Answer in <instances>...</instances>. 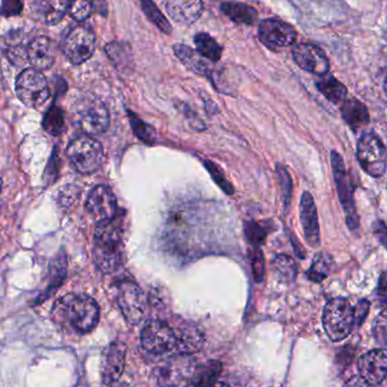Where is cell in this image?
I'll list each match as a JSON object with an SVG mask.
<instances>
[{
    "mask_svg": "<svg viewBox=\"0 0 387 387\" xmlns=\"http://www.w3.org/2000/svg\"><path fill=\"white\" fill-rule=\"evenodd\" d=\"M374 233L378 242L387 249V227L381 221H377L374 224Z\"/></svg>",
    "mask_w": 387,
    "mask_h": 387,
    "instance_id": "obj_45",
    "label": "cell"
},
{
    "mask_svg": "<svg viewBox=\"0 0 387 387\" xmlns=\"http://www.w3.org/2000/svg\"><path fill=\"white\" fill-rule=\"evenodd\" d=\"M278 180H280V186H281L282 197H283V204L285 206L290 203L291 191H292V182L291 177L287 173L285 166H278Z\"/></svg>",
    "mask_w": 387,
    "mask_h": 387,
    "instance_id": "obj_38",
    "label": "cell"
},
{
    "mask_svg": "<svg viewBox=\"0 0 387 387\" xmlns=\"http://www.w3.org/2000/svg\"><path fill=\"white\" fill-rule=\"evenodd\" d=\"M24 10V0H3L0 6V15L13 17L21 14Z\"/></svg>",
    "mask_w": 387,
    "mask_h": 387,
    "instance_id": "obj_39",
    "label": "cell"
},
{
    "mask_svg": "<svg viewBox=\"0 0 387 387\" xmlns=\"http://www.w3.org/2000/svg\"><path fill=\"white\" fill-rule=\"evenodd\" d=\"M173 330L177 336V350L180 354H195L203 347V333L193 324L182 323Z\"/></svg>",
    "mask_w": 387,
    "mask_h": 387,
    "instance_id": "obj_22",
    "label": "cell"
},
{
    "mask_svg": "<svg viewBox=\"0 0 387 387\" xmlns=\"http://www.w3.org/2000/svg\"><path fill=\"white\" fill-rule=\"evenodd\" d=\"M342 118L354 132L366 127L369 123L367 106L357 99H347L342 106Z\"/></svg>",
    "mask_w": 387,
    "mask_h": 387,
    "instance_id": "obj_23",
    "label": "cell"
},
{
    "mask_svg": "<svg viewBox=\"0 0 387 387\" xmlns=\"http://www.w3.org/2000/svg\"><path fill=\"white\" fill-rule=\"evenodd\" d=\"M68 5L70 0H32L31 14L40 23L55 25L64 19Z\"/></svg>",
    "mask_w": 387,
    "mask_h": 387,
    "instance_id": "obj_20",
    "label": "cell"
},
{
    "mask_svg": "<svg viewBox=\"0 0 387 387\" xmlns=\"http://www.w3.org/2000/svg\"><path fill=\"white\" fill-rule=\"evenodd\" d=\"M93 7V0H70L68 13L76 22H84L91 15Z\"/></svg>",
    "mask_w": 387,
    "mask_h": 387,
    "instance_id": "obj_35",
    "label": "cell"
},
{
    "mask_svg": "<svg viewBox=\"0 0 387 387\" xmlns=\"http://www.w3.org/2000/svg\"><path fill=\"white\" fill-rule=\"evenodd\" d=\"M67 262L66 256L61 254L59 256L52 260V267H50V281H49L48 287H47L45 294H41L40 300L48 299L58 287H61V283L64 282L66 278Z\"/></svg>",
    "mask_w": 387,
    "mask_h": 387,
    "instance_id": "obj_28",
    "label": "cell"
},
{
    "mask_svg": "<svg viewBox=\"0 0 387 387\" xmlns=\"http://www.w3.org/2000/svg\"><path fill=\"white\" fill-rule=\"evenodd\" d=\"M86 210L93 220L99 223H106L115 219L117 214V200L115 194L106 186H97L88 194Z\"/></svg>",
    "mask_w": 387,
    "mask_h": 387,
    "instance_id": "obj_13",
    "label": "cell"
},
{
    "mask_svg": "<svg viewBox=\"0 0 387 387\" xmlns=\"http://www.w3.org/2000/svg\"><path fill=\"white\" fill-rule=\"evenodd\" d=\"M127 347L124 342H112L104 352L102 363V381L104 384H115L124 372Z\"/></svg>",
    "mask_w": 387,
    "mask_h": 387,
    "instance_id": "obj_17",
    "label": "cell"
},
{
    "mask_svg": "<svg viewBox=\"0 0 387 387\" xmlns=\"http://www.w3.org/2000/svg\"><path fill=\"white\" fill-rule=\"evenodd\" d=\"M139 3L142 5L143 12L145 13L148 19L157 29H160V31H162L166 34H170L173 32V29H171L169 22L164 17L161 10L155 6V3L152 0H139Z\"/></svg>",
    "mask_w": 387,
    "mask_h": 387,
    "instance_id": "obj_32",
    "label": "cell"
},
{
    "mask_svg": "<svg viewBox=\"0 0 387 387\" xmlns=\"http://www.w3.org/2000/svg\"><path fill=\"white\" fill-rule=\"evenodd\" d=\"M166 10L173 21L191 25L200 19L203 3L200 0H168Z\"/></svg>",
    "mask_w": 387,
    "mask_h": 387,
    "instance_id": "obj_21",
    "label": "cell"
},
{
    "mask_svg": "<svg viewBox=\"0 0 387 387\" xmlns=\"http://www.w3.org/2000/svg\"><path fill=\"white\" fill-rule=\"evenodd\" d=\"M65 127L66 124H65L64 112L61 108L52 106L46 112V116L43 118V128L52 136H59L61 134L64 133Z\"/></svg>",
    "mask_w": 387,
    "mask_h": 387,
    "instance_id": "obj_31",
    "label": "cell"
},
{
    "mask_svg": "<svg viewBox=\"0 0 387 387\" xmlns=\"http://www.w3.org/2000/svg\"><path fill=\"white\" fill-rule=\"evenodd\" d=\"M130 124L133 126L134 133L136 134L139 139L144 142L151 143L155 141V129L148 125L144 124L141 119L137 118L133 113H129Z\"/></svg>",
    "mask_w": 387,
    "mask_h": 387,
    "instance_id": "obj_37",
    "label": "cell"
},
{
    "mask_svg": "<svg viewBox=\"0 0 387 387\" xmlns=\"http://www.w3.org/2000/svg\"><path fill=\"white\" fill-rule=\"evenodd\" d=\"M300 220L303 226L306 240L309 246L318 247L321 245V232L318 224L317 209L315 205L312 194L305 191L300 200Z\"/></svg>",
    "mask_w": 387,
    "mask_h": 387,
    "instance_id": "obj_18",
    "label": "cell"
},
{
    "mask_svg": "<svg viewBox=\"0 0 387 387\" xmlns=\"http://www.w3.org/2000/svg\"><path fill=\"white\" fill-rule=\"evenodd\" d=\"M97 38L88 25H79L72 29L65 38L63 52L67 59L74 65L88 61L95 50Z\"/></svg>",
    "mask_w": 387,
    "mask_h": 387,
    "instance_id": "obj_11",
    "label": "cell"
},
{
    "mask_svg": "<svg viewBox=\"0 0 387 387\" xmlns=\"http://www.w3.org/2000/svg\"><path fill=\"white\" fill-rule=\"evenodd\" d=\"M117 301L125 319L137 325L148 314V303L144 291L133 282H121L117 291Z\"/></svg>",
    "mask_w": 387,
    "mask_h": 387,
    "instance_id": "obj_10",
    "label": "cell"
},
{
    "mask_svg": "<svg viewBox=\"0 0 387 387\" xmlns=\"http://www.w3.org/2000/svg\"><path fill=\"white\" fill-rule=\"evenodd\" d=\"M258 38L264 46L271 50H278L296 41L297 32L291 25L278 19H265L258 28Z\"/></svg>",
    "mask_w": 387,
    "mask_h": 387,
    "instance_id": "obj_14",
    "label": "cell"
},
{
    "mask_svg": "<svg viewBox=\"0 0 387 387\" xmlns=\"http://www.w3.org/2000/svg\"><path fill=\"white\" fill-rule=\"evenodd\" d=\"M26 61L34 70H47L55 64V47L47 37H38L29 43L26 48Z\"/></svg>",
    "mask_w": 387,
    "mask_h": 387,
    "instance_id": "obj_19",
    "label": "cell"
},
{
    "mask_svg": "<svg viewBox=\"0 0 387 387\" xmlns=\"http://www.w3.org/2000/svg\"><path fill=\"white\" fill-rule=\"evenodd\" d=\"M73 121L85 135H99L109 127V110L97 97H83L74 106Z\"/></svg>",
    "mask_w": 387,
    "mask_h": 387,
    "instance_id": "obj_3",
    "label": "cell"
},
{
    "mask_svg": "<svg viewBox=\"0 0 387 387\" xmlns=\"http://www.w3.org/2000/svg\"><path fill=\"white\" fill-rule=\"evenodd\" d=\"M197 52L209 61H219L222 55V48L209 34L198 33L195 37Z\"/></svg>",
    "mask_w": 387,
    "mask_h": 387,
    "instance_id": "obj_30",
    "label": "cell"
},
{
    "mask_svg": "<svg viewBox=\"0 0 387 387\" xmlns=\"http://www.w3.org/2000/svg\"><path fill=\"white\" fill-rule=\"evenodd\" d=\"M120 228L113 222L99 223L94 232L93 258L97 267L104 273L115 272L121 264Z\"/></svg>",
    "mask_w": 387,
    "mask_h": 387,
    "instance_id": "obj_2",
    "label": "cell"
},
{
    "mask_svg": "<svg viewBox=\"0 0 387 387\" xmlns=\"http://www.w3.org/2000/svg\"><path fill=\"white\" fill-rule=\"evenodd\" d=\"M273 267L285 282H292L298 273V264L294 258L287 255H278L273 260Z\"/></svg>",
    "mask_w": 387,
    "mask_h": 387,
    "instance_id": "obj_34",
    "label": "cell"
},
{
    "mask_svg": "<svg viewBox=\"0 0 387 387\" xmlns=\"http://www.w3.org/2000/svg\"><path fill=\"white\" fill-rule=\"evenodd\" d=\"M323 324L332 341H343L350 335L354 325V308L345 298H335L324 308Z\"/></svg>",
    "mask_w": 387,
    "mask_h": 387,
    "instance_id": "obj_5",
    "label": "cell"
},
{
    "mask_svg": "<svg viewBox=\"0 0 387 387\" xmlns=\"http://www.w3.org/2000/svg\"><path fill=\"white\" fill-rule=\"evenodd\" d=\"M331 157H332L331 160H332L333 177L335 182L340 202L345 210V221L351 230H356L359 227V216L354 205L352 180L345 169V161L341 155L338 152L333 151Z\"/></svg>",
    "mask_w": 387,
    "mask_h": 387,
    "instance_id": "obj_7",
    "label": "cell"
},
{
    "mask_svg": "<svg viewBox=\"0 0 387 387\" xmlns=\"http://www.w3.org/2000/svg\"><path fill=\"white\" fill-rule=\"evenodd\" d=\"M372 334L377 343L383 347H387V309H384L381 314L378 315L374 322Z\"/></svg>",
    "mask_w": 387,
    "mask_h": 387,
    "instance_id": "obj_36",
    "label": "cell"
},
{
    "mask_svg": "<svg viewBox=\"0 0 387 387\" xmlns=\"http://www.w3.org/2000/svg\"><path fill=\"white\" fill-rule=\"evenodd\" d=\"M359 376L372 386L381 384L387 376V351L375 349L363 354L357 363Z\"/></svg>",
    "mask_w": 387,
    "mask_h": 387,
    "instance_id": "obj_15",
    "label": "cell"
},
{
    "mask_svg": "<svg viewBox=\"0 0 387 387\" xmlns=\"http://www.w3.org/2000/svg\"><path fill=\"white\" fill-rule=\"evenodd\" d=\"M221 10L238 24L253 25L258 21V12L245 3H226L222 5Z\"/></svg>",
    "mask_w": 387,
    "mask_h": 387,
    "instance_id": "obj_26",
    "label": "cell"
},
{
    "mask_svg": "<svg viewBox=\"0 0 387 387\" xmlns=\"http://www.w3.org/2000/svg\"><path fill=\"white\" fill-rule=\"evenodd\" d=\"M360 166L372 177H381L387 168V151L384 143L375 134H363L357 145Z\"/></svg>",
    "mask_w": 387,
    "mask_h": 387,
    "instance_id": "obj_8",
    "label": "cell"
},
{
    "mask_svg": "<svg viewBox=\"0 0 387 387\" xmlns=\"http://www.w3.org/2000/svg\"><path fill=\"white\" fill-rule=\"evenodd\" d=\"M52 317L54 323L63 330L84 335L97 327L100 319V308L90 296L68 294L56 301Z\"/></svg>",
    "mask_w": 387,
    "mask_h": 387,
    "instance_id": "obj_1",
    "label": "cell"
},
{
    "mask_svg": "<svg viewBox=\"0 0 387 387\" xmlns=\"http://www.w3.org/2000/svg\"><path fill=\"white\" fill-rule=\"evenodd\" d=\"M354 308V325H361L367 317L369 312V303L367 300H361Z\"/></svg>",
    "mask_w": 387,
    "mask_h": 387,
    "instance_id": "obj_43",
    "label": "cell"
},
{
    "mask_svg": "<svg viewBox=\"0 0 387 387\" xmlns=\"http://www.w3.org/2000/svg\"><path fill=\"white\" fill-rule=\"evenodd\" d=\"M296 64L309 73L318 76L326 75L330 68L329 61L323 50L315 45L303 43L294 47L292 52Z\"/></svg>",
    "mask_w": 387,
    "mask_h": 387,
    "instance_id": "obj_16",
    "label": "cell"
},
{
    "mask_svg": "<svg viewBox=\"0 0 387 387\" xmlns=\"http://www.w3.org/2000/svg\"><path fill=\"white\" fill-rule=\"evenodd\" d=\"M196 368V363L191 354H177L157 368V381L164 387L187 386L193 381Z\"/></svg>",
    "mask_w": 387,
    "mask_h": 387,
    "instance_id": "obj_9",
    "label": "cell"
},
{
    "mask_svg": "<svg viewBox=\"0 0 387 387\" xmlns=\"http://www.w3.org/2000/svg\"><path fill=\"white\" fill-rule=\"evenodd\" d=\"M16 94L29 108L38 109L50 97V88L46 76L34 68L24 70L16 79Z\"/></svg>",
    "mask_w": 387,
    "mask_h": 387,
    "instance_id": "obj_6",
    "label": "cell"
},
{
    "mask_svg": "<svg viewBox=\"0 0 387 387\" xmlns=\"http://www.w3.org/2000/svg\"><path fill=\"white\" fill-rule=\"evenodd\" d=\"M316 85H317L319 92L331 102L339 104L347 100V94H348L347 88L333 76L327 75V74L321 76V79Z\"/></svg>",
    "mask_w": 387,
    "mask_h": 387,
    "instance_id": "obj_25",
    "label": "cell"
},
{
    "mask_svg": "<svg viewBox=\"0 0 387 387\" xmlns=\"http://www.w3.org/2000/svg\"><path fill=\"white\" fill-rule=\"evenodd\" d=\"M265 262H264L263 254L260 251H256L253 258V272H254L255 280L258 282L262 281L265 274Z\"/></svg>",
    "mask_w": 387,
    "mask_h": 387,
    "instance_id": "obj_42",
    "label": "cell"
},
{
    "mask_svg": "<svg viewBox=\"0 0 387 387\" xmlns=\"http://www.w3.org/2000/svg\"><path fill=\"white\" fill-rule=\"evenodd\" d=\"M205 164L210 173L212 175L214 182H216L226 193L229 194V195L232 194V186H231L230 182H228L227 179H226L221 170L219 169L218 166H215L213 162H210V161H205Z\"/></svg>",
    "mask_w": 387,
    "mask_h": 387,
    "instance_id": "obj_40",
    "label": "cell"
},
{
    "mask_svg": "<svg viewBox=\"0 0 387 387\" xmlns=\"http://www.w3.org/2000/svg\"><path fill=\"white\" fill-rule=\"evenodd\" d=\"M343 387H374L369 384L368 381H365L361 376H352L350 379L347 381Z\"/></svg>",
    "mask_w": 387,
    "mask_h": 387,
    "instance_id": "obj_46",
    "label": "cell"
},
{
    "mask_svg": "<svg viewBox=\"0 0 387 387\" xmlns=\"http://www.w3.org/2000/svg\"><path fill=\"white\" fill-rule=\"evenodd\" d=\"M143 348L150 354H162L177 349L175 330L166 322L153 319L148 322L141 335Z\"/></svg>",
    "mask_w": 387,
    "mask_h": 387,
    "instance_id": "obj_12",
    "label": "cell"
},
{
    "mask_svg": "<svg viewBox=\"0 0 387 387\" xmlns=\"http://www.w3.org/2000/svg\"><path fill=\"white\" fill-rule=\"evenodd\" d=\"M376 294H377L378 301L383 306V308L387 309V273H383L379 278Z\"/></svg>",
    "mask_w": 387,
    "mask_h": 387,
    "instance_id": "obj_44",
    "label": "cell"
},
{
    "mask_svg": "<svg viewBox=\"0 0 387 387\" xmlns=\"http://www.w3.org/2000/svg\"><path fill=\"white\" fill-rule=\"evenodd\" d=\"M106 55L115 66L120 70H127L130 65L133 64L132 50L126 43L111 42L106 47Z\"/></svg>",
    "mask_w": 387,
    "mask_h": 387,
    "instance_id": "obj_29",
    "label": "cell"
},
{
    "mask_svg": "<svg viewBox=\"0 0 387 387\" xmlns=\"http://www.w3.org/2000/svg\"><path fill=\"white\" fill-rule=\"evenodd\" d=\"M67 157L79 173L88 175L100 169L104 160L101 143L90 135L76 137L67 148Z\"/></svg>",
    "mask_w": 387,
    "mask_h": 387,
    "instance_id": "obj_4",
    "label": "cell"
},
{
    "mask_svg": "<svg viewBox=\"0 0 387 387\" xmlns=\"http://www.w3.org/2000/svg\"><path fill=\"white\" fill-rule=\"evenodd\" d=\"M384 88H385V93H386L387 95V79H386V82H385Z\"/></svg>",
    "mask_w": 387,
    "mask_h": 387,
    "instance_id": "obj_47",
    "label": "cell"
},
{
    "mask_svg": "<svg viewBox=\"0 0 387 387\" xmlns=\"http://www.w3.org/2000/svg\"><path fill=\"white\" fill-rule=\"evenodd\" d=\"M333 260L330 255L321 253L316 255L313 262L312 267L309 269L308 278L314 282H322L326 278L332 269Z\"/></svg>",
    "mask_w": 387,
    "mask_h": 387,
    "instance_id": "obj_33",
    "label": "cell"
},
{
    "mask_svg": "<svg viewBox=\"0 0 387 387\" xmlns=\"http://www.w3.org/2000/svg\"><path fill=\"white\" fill-rule=\"evenodd\" d=\"M173 52L188 70L200 75H209V64L204 61L203 56L200 52L180 43L173 47Z\"/></svg>",
    "mask_w": 387,
    "mask_h": 387,
    "instance_id": "obj_24",
    "label": "cell"
},
{
    "mask_svg": "<svg viewBox=\"0 0 387 387\" xmlns=\"http://www.w3.org/2000/svg\"><path fill=\"white\" fill-rule=\"evenodd\" d=\"M222 365L216 360H210L203 366L197 367L193 383L195 387H211L221 375Z\"/></svg>",
    "mask_w": 387,
    "mask_h": 387,
    "instance_id": "obj_27",
    "label": "cell"
},
{
    "mask_svg": "<svg viewBox=\"0 0 387 387\" xmlns=\"http://www.w3.org/2000/svg\"><path fill=\"white\" fill-rule=\"evenodd\" d=\"M1 184H3V182H1V180H0V191H1Z\"/></svg>",
    "mask_w": 387,
    "mask_h": 387,
    "instance_id": "obj_48",
    "label": "cell"
},
{
    "mask_svg": "<svg viewBox=\"0 0 387 387\" xmlns=\"http://www.w3.org/2000/svg\"><path fill=\"white\" fill-rule=\"evenodd\" d=\"M265 229L260 227L258 223H249L248 227L246 229V233L248 237L249 242L254 245L258 246L260 242H263L265 238Z\"/></svg>",
    "mask_w": 387,
    "mask_h": 387,
    "instance_id": "obj_41",
    "label": "cell"
}]
</instances>
